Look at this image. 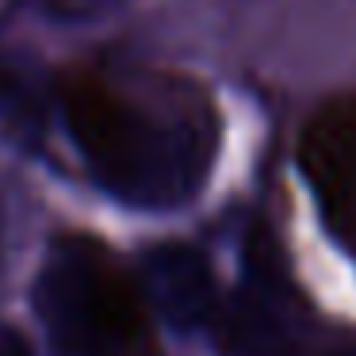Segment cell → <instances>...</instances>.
Returning a JSON list of instances; mask_svg holds the SVG:
<instances>
[{"mask_svg": "<svg viewBox=\"0 0 356 356\" xmlns=\"http://www.w3.org/2000/svg\"><path fill=\"white\" fill-rule=\"evenodd\" d=\"M0 356H35L31 345H27V337L16 325L4 322V318H0Z\"/></svg>", "mask_w": 356, "mask_h": 356, "instance_id": "obj_5", "label": "cell"}, {"mask_svg": "<svg viewBox=\"0 0 356 356\" xmlns=\"http://www.w3.org/2000/svg\"><path fill=\"white\" fill-rule=\"evenodd\" d=\"M142 287L154 310L177 333L211 330L218 314V287L207 257L184 241H161L142 257Z\"/></svg>", "mask_w": 356, "mask_h": 356, "instance_id": "obj_4", "label": "cell"}, {"mask_svg": "<svg viewBox=\"0 0 356 356\" xmlns=\"http://www.w3.org/2000/svg\"><path fill=\"white\" fill-rule=\"evenodd\" d=\"M58 108L88 177L127 207H180L215 165L218 115L192 85L77 70L58 88Z\"/></svg>", "mask_w": 356, "mask_h": 356, "instance_id": "obj_1", "label": "cell"}, {"mask_svg": "<svg viewBox=\"0 0 356 356\" xmlns=\"http://www.w3.org/2000/svg\"><path fill=\"white\" fill-rule=\"evenodd\" d=\"M39 310L54 345L70 356H104L131 333V295L96 245L58 241L35 280Z\"/></svg>", "mask_w": 356, "mask_h": 356, "instance_id": "obj_2", "label": "cell"}, {"mask_svg": "<svg viewBox=\"0 0 356 356\" xmlns=\"http://www.w3.org/2000/svg\"><path fill=\"white\" fill-rule=\"evenodd\" d=\"M230 356H302V325L268 241L249 238L245 284L211 322Z\"/></svg>", "mask_w": 356, "mask_h": 356, "instance_id": "obj_3", "label": "cell"}]
</instances>
